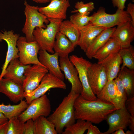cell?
<instances>
[{"instance_id":"obj_1","label":"cell","mask_w":134,"mask_h":134,"mask_svg":"<svg viewBox=\"0 0 134 134\" xmlns=\"http://www.w3.org/2000/svg\"><path fill=\"white\" fill-rule=\"evenodd\" d=\"M75 118L92 123L99 124L106 119L108 115L116 110L111 103L97 99L89 101L79 95L74 104Z\"/></svg>"},{"instance_id":"obj_2","label":"cell","mask_w":134,"mask_h":134,"mask_svg":"<svg viewBox=\"0 0 134 134\" xmlns=\"http://www.w3.org/2000/svg\"><path fill=\"white\" fill-rule=\"evenodd\" d=\"M80 95L70 91L47 119L54 126L57 134H62L64 128L75 122L74 104Z\"/></svg>"},{"instance_id":"obj_3","label":"cell","mask_w":134,"mask_h":134,"mask_svg":"<svg viewBox=\"0 0 134 134\" xmlns=\"http://www.w3.org/2000/svg\"><path fill=\"white\" fill-rule=\"evenodd\" d=\"M49 23L46 28L37 27L33 32L34 40L38 43L40 50H45L51 54L54 53L53 46L61 22L63 20L48 18Z\"/></svg>"},{"instance_id":"obj_4","label":"cell","mask_w":134,"mask_h":134,"mask_svg":"<svg viewBox=\"0 0 134 134\" xmlns=\"http://www.w3.org/2000/svg\"><path fill=\"white\" fill-rule=\"evenodd\" d=\"M24 5L26 20L22 31L25 34L27 41L31 42L34 41L33 33L35 28H45L46 26L45 24L47 25L49 22L45 15L39 11L38 6L31 5L26 0L24 1Z\"/></svg>"},{"instance_id":"obj_5","label":"cell","mask_w":134,"mask_h":134,"mask_svg":"<svg viewBox=\"0 0 134 134\" xmlns=\"http://www.w3.org/2000/svg\"><path fill=\"white\" fill-rule=\"evenodd\" d=\"M91 16L90 23L106 28L117 26L127 21H132L130 16L126 11L118 8L115 13L110 14L106 12L104 7H100Z\"/></svg>"},{"instance_id":"obj_6","label":"cell","mask_w":134,"mask_h":134,"mask_svg":"<svg viewBox=\"0 0 134 134\" xmlns=\"http://www.w3.org/2000/svg\"><path fill=\"white\" fill-rule=\"evenodd\" d=\"M69 58L77 70L78 77L82 86V90L80 96L88 100H96L97 96L92 92L88 78V70L92 63L82 57H79L75 55L70 56Z\"/></svg>"},{"instance_id":"obj_7","label":"cell","mask_w":134,"mask_h":134,"mask_svg":"<svg viewBox=\"0 0 134 134\" xmlns=\"http://www.w3.org/2000/svg\"><path fill=\"white\" fill-rule=\"evenodd\" d=\"M51 111L50 101L47 96L44 94L33 100L27 108L18 117L22 122L32 119L34 121L40 116L47 117Z\"/></svg>"},{"instance_id":"obj_8","label":"cell","mask_w":134,"mask_h":134,"mask_svg":"<svg viewBox=\"0 0 134 134\" xmlns=\"http://www.w3.org/2000/svg\"><path fill=\"white\" fill-rule=\"evenodd\" d=\"M17 46L19 50L18 59L21 64L38 65L46 68L39 60L38 55L40 49L35 41L28 42L25 37L20 36L17 41Z\"/></svg>"},{"instance_id":"obj_9","label":"cell","mask_w":134,"mask_h":134,"mask_svg":"<svg viewBox=\"0 0 134 134\" xmlns=\"http://www.w3.org/2000/svg\"><path fill=\"white\" fill-rule=\"evenodd\" d=\"M67 85L64 80L49 72L44 76L38 86L31 93L24 96L28 104L33 100L45 94L52 88H59L65 90Z\"/></svg>"},{"instance_id":"obj_10","label":"cell","mask_w":134,"mask_h":134,"mask_svg":"<svg viewBox=\"0 0 134 134\" xmlns=\"http://www.w3.org/2000/svg\"><path fill=\"white\" fill-rule=\"evenodd\" d=\"M48 72L45 67L39 65H31L25 70V78L22 86L24 91V96L32 92L39 85L42 79Z\"/></svg>"},{"instance_id":"obj_11","label":"cell","mask_w":134,"mask_h":134,"mask_svg":"<svg viewBox=\"0 0 134 134\" xmlns=\"http://www.w3.org/2000/svg\"><path fill=\"white\" fill-rule=\"evenodd\" d=\"M87 75L91 88L97 96L108 81L106 73L102 65L98 63H94L88 68Z\"/></svg>"},{"instance_id":"obj_12","label":"cell","mask_w":134,"mask_h":134,"mask_svg":"<svg viewBox=\"0 0 134 134\" xmlns=\"http://www.w3.org/2000/svg\"><path fill=\"white\" fill-rule=\"evenodd\" d=\"M20 35L15 34L12 30H4L0 32V42L4 41L7 43V50L5 62L1 68L0 75V80L3 75L8 64L12 60L18 58L19 50L17 46V41Z\"/></svg>"},{"instance_id":"obj_13","label":"cell","mask_w":134,"mask_h":134,"mask_svg":"<svg viewBox=\"0 0 134 134\" xmlns=\"http://www.w3.org/2000/svg\"><path fill=\"white\" fill-rule=\"evenodd\" d=\"M131 116L125 105L109 114L106 119L109 125L108 130L103 134H112L116 130L122 128L126 130L129 126Z\"/></svg>"},{"instance_id":"obj_14","label":"cell","mask_w":134,"mask_h":134,"mask_svg":"<svg viewBox=\"0 0 134 134\" xmlns=\"http://www.w3.org/2000/svg\"><path fill=\"white\" fill-rule=\"evenodd\" d=\"M59 62L61 71L71 85V91L80 94L82 90L77 70L70 62L68 56L60 57Z\"/></svg>"},{"instance_id":"obj_15","label":"cell","mask_w":134,"mask_h":134,"mask_svg":"<svg viewBox=\"0 0 134 134\" xmlns=\"http://www.w3.org/2000/svg\"><path fill=\"white\" fill-rule=\"evenodd\" d=\"M47 6L39 7V11L47 18L64 20L66 19L67 12L70 6L69 1L51 0Z\"/></svg>"},{"instance_id":"obj_16","label":"cell","mask_w":134,"mask_h":134,"mask_svg":"<svg viewBox=\"0 0 134 134\" xmlns=\"http://www.w3.org/2000/svg\"><path fill=\"white\" fill-rule=\"evenodd\" d=\"M110 38L115 39L121 48L130 46L134 39V26L132 21H127L117 26Z\"/></svg>"},{"instance_id":"obj_17","label":"cell","mask_w":134,"mask_h":134,"mask_svg":"<svg viewBox=\"0 0 134 134\" xmlns=\"http://www.w3.org/2000/svg\"><path fill=\"white\" fill-rule=\"evenodd\" d=\"M77 27L80 34L77 45L85 52L96 37L106 28L90 22L85 26Z\"/></svg>"},{"instance_id":"obj_18","label":"cell","mask_w":134,"mask_h":134,"mask_svg":"<svg viewBox=\"0 0 134 134\" xmlns=\"http://www.w3.org/2000/svg\"><path fill=\"white\" fill-rule=\"evenodd\" d=\"M0 93L4 94L11 101L15 103L24 98V91L22 85L3 77L0 80Z\"/></svg>"},{"instance_id":"obj_19","label":"cell","mask_w":134,"mask_h":134,"mask_svg":"<svg viewBox=\"0 0 134 134\" xmlns=\"http://www.w3.org/2000/svg\"><path fill=\"white\" fill-rule=\"evenodd\" d=\"M38 54L39 61L49 72L64 80L65 76L60 69L58 54L54 52L51 54L45 50H40Z\"/></svg>"},{"instance_id":"obj_20","label":"cell","mask_w":134,"mask_h":134,"mask_svg":"<svg viewBox=\"0 0 134 134\" xmlns=\"http://www.w3.org/2000/svg\"><path fill=\"white\" fill-rule=\"evenodd\" d=\"M31 65H22L20 63L18 58L14 59L8 64L3 77L10 79L22 85L25 78L24 73Z\"/></svg>"},{"instance_id":"obj_21","label":"cell","mask_w":134,"mask_h":134,"mask_svg":"<svg viewBox=\"0 0 134 134\" xmlns=\"http://www.w3.org/2000/svg\"><path fill=\"white\" fill-rule=\"evenodd\" d=\"M122 63V59L118 53L110 54L98 63L103 67L107 74L108 81H110L117 77Z\"/></svg>"},{"instance_id":"obj_22","label":"cell","mask_w":134,"mask_h":134,"mask_svg":"<svg viewBox=\"0 0 134 134\" xmlns=\"http://www.w3.org/2000/svg\"><path fill=\"white\" fill-rule=\"evenodd\" d=\"M116 28H105L96 37L85 52L88 58L92 59L97 51L110 38Z\"/></svg>"},{"instance_id":"obj_23","label":"cell","mask_w":134,"mask_h":134,"mask_svg":"<svg viewBox=\"0 0 134 134\" xmlns=\"http://www.w3.org/2000/svg\"><path fill=\"white\" fill-rule=\"evenodd\" d=\"M75 46L64 34L59 31L57 33L53 46L54 52L59 56H68L74 50Z\"/></svg>"},{"instance_id":"obj_24","label":"cell","mask_w":134,"mask_h":134,"mask_svg":"<svg viewBox=\"0 0 134 134\" xmlns=\"http://www.w3.org/2000/svg\"><path fill=\"white\" fill-rule=\"evenodd\" d=\"M117 77L122 82L128 98L134 96V69L126 67L120 68Z\"/></svg>"},{"instance_id":"obj_25","label":"cell","mask_w":134,"mask_h":134,"mask_svg":"<svg viewBox=\"0 0 134 134\" xmlns=\"http://www.w3.org/2000/svg\"><path fill=\"white\" fill-rule=\"evenodd\" d=\"M59 32L65 35L75 46L77 45L80 39V33L77 27L69 20L62 21Z\"/></svg>"},{"instance_id":"obj_26","label":"cell","mask_w":134,"mask_h":134,"mask_svg":"<svg viewBox=\"0 0 134 134\" xmlns=\"http://www.w3.org/2000/svg\"><path fill=\"white\" fill-rule=\"evenodd\" d=\"M121 48L120 46L116 39L110 38L97 51L93 58L100 62L111 54L118 53Z\"/></svg>"},{"instance_id":"obj_27","label":"cell","mask_w":134,"mask_h":134,"mask_svg":"<svg viewBox=\"0 0 134 134\" xmlns=\"http://www.w3.org/2000/svg\"><path fill=\"white\" fill-rule=\"evenodd\" d=\"M29 105L23 100L16 105H5L2 103L0 104V112L9 120L14 117H18L27 108Z\"/></svg>"},{"instance_id":"obj_28","label":"cell","mask_w":134,"mask_h":134,"mask_svg":"<svg viewBox=\"0 0 134 134\" xmlns=\"http://www.w3.org/2000/svg\"><path fill=\"white\" fill-rule=\"evenodd\" d=\"M35 134H57L54 125L47 118L41 116L34 121Z\"/></svg>"},{"instance_id":"obj_29","label":"cell","mask_w":134,"mask_h":134,"mask_svg":"<svg viewBox=\"0 0 134 134\" xmlns=\"http://www.w3.org/2000/svg\"><path fill=\"white\" fill-rule=\"evenodd\" d=\"M117 92V87L114 80L108 81L99 94L97 99L111 103L115 99Z\"/></svg>"},{"instance_id":"obj_30","label":"cell","mask_w":134,"mask_h":134,"mask_svg":"<svg viewBox=\"0 0 134 134\" xmlns=\"http://www.w3.org/2000/svg\"><path fill=\"white\" fill-rule=\"evenodd\" d=\"M114 80L117 87V92L115 98L111 103L116 109H118L125 105V102L128 98L121 79L117 77Z\"/></svg>"},{"instance_id":"obj_31","label":"cell","mask_w":134,"mask_h":134,"mask_svg":"<svg viewBox=\"0 0 134 134\" xmlns=\"http://www.w3.org/2000/svg\"><path fill=\"white\" fill-rule=\"evenodd\" d=\"M118 53L121 57L123 65L121 68L126 67L134 69V49L131 45L129 47L121 48Z\"/></svg>"},{"instance_id":"obj_32","label":"cell","mask_w":134,"mask_h":134,"mask_svg":"<svg viewBox=\"0 0 134 134\" xmlns=\"http://www.w3.org/2000/svg\"><path fill=\"white\" fill-rule=\"evenodd\" d=\"M91 123L84 120L77 119V122L66 128L62 134H83Z\"/></svg>"},{"instance_id":"obj_33","label":"cell","mask_w":134,"mask_h":134,"mask_svg":"<svg viewBox=\"0 0 134 134\" xmlns=\"http://www.w3.org/2000/svg\"><path fill=\"white\" fill-rule=\"evenodd\" d=\"M24 123L17 117L9 119L7 134H23Z\"/></svg>"},{"instance_id":"obj_34","label":"cell","mask_w":134,"mask_h":134,"mask_svg":"<svg viewBox=\"0 0 134 134\" xmlns=\"http://www.w3.org/2000/svg\"><path fill=\"white\" fill-rule=\"evenodd\" d=\"M74 7L75 9L71 11V13L78 12L86 16H88L95 9L94 3L92 1L85 3L82 1H78L75 3Z\"/></svg>"},{"instance_id":"obj_35","label":"cell","mask_w":134,"mask_h":134,"mask_svg":"<svg viewBox=\"0 0 134 134\" xmlns=\"http://www.w3.org/2000/svg\"><path fill=\"white\" fill-rule=\"evenodd\" d=\"M92 17L82 15L78 12L70 16V21L77 27H82L88 25L90 22Z\"/></svg>"},{"instance_id":"obj_36","label":"cell","mask_w":134,"mask_h":134,"mask_svg":"<svg viewBox=\"0 0 134 134\" xmlns=\"http://www.w3.org/2000/svg\"><path fill=\"white\" fill-rule=\"evenodd\" d=\"M23 134H35L34 122L32 119H29L24 123Z\"/></svg>"},{"instance_id":"obj_37","label":"cell","mask_w":134,"mask_h":134,"mask_svg":"<svg viewBox=\"0 0 134 134\" xmlns=\"http://www.w3.org/2000/svg\"><path fill=\"white\" fill-rule=\"evenodd\" d=\"M125 105L131 116L134 117V96L128 98L125 102Z\"/></svg>"},{"instance_id":"obj_38","label":"cell","mask_w":134,"mask_h":134,"mask_svg":"<svg viewBox=\"0 0 134 134\" xmlns=\"http://www.w3.org/2000/svg\"><path fill=\"white\" fill-rule=\"evenodd\" d=\"M126 0H111L114 7H116L121 10H124L125 8V4Z\"/></svg>"},{"instance_id":"obj_39","label":"cell","mask_w":134,"mask_h":134,"mask_svg":"<svg viewBox=\"0 0 134 134\" xmlns=\"http://www.w3.org/2000/svg\"><path fill=\"white\" fill-rule=\"evenodd\" d=\"M126 11L131 16L132 23L134 26V4L129 3L127 5Z\"/></svg>"},{"instance_id":"obj_40","label":"cell","mask_w":134,"mask_h":134,"mask_svg":"<svg viewBox=\"0 0 134 134\" xmlns=\"http://www.w3.org/2000/svg\"><path fill=\"white\" fill-rule=\"evenodd\" d=\"M87 134H103L99 129L96 126L91 124L87 129Z\"/></svg>"},{"instance_id":"obj_41","label":"cell","mask_w":134,"mask_h":134,"mask_svg":"<svg viewBox=\"0 0 134 134\" xmlns=\"http://www.w3.org/2000/svg\"><path fill=\"white\" fill-rule=\"evenodd\" d=\"M8 126V121L0 125V134H7Z\"/></svg>"},{"instance_id":"obj_42","label":"cell","mask_w":134,"mask_h":134,"mask_svg":"<svg viewBox=\"0 0 134 134\" xmlns=\"http://www.w3.org/2000/svg\"><path fill=\"white\" fill-rule=\"evenodd\" d=\"M8 120L2 113L0 112V125L7 122Z\"/></svg>"},{"instance_id":"obj_43","label":"cell","mask_w":134,"mask_h":134,"mask_svg":"<svg viewBox=\"0 0 134 134\" xmlns=\"http://www.w3.org/2000/svg\"><path fill=\"white\" fill-rule=\"evenodd\" d=\"M131 131L134 133V117L131 116L130 122L129 126Z\"/></svg>"},{"instance_id":"obj_44","label":"cell","mask_w":134,"mask_h":134,"mask_svg":"<svg viewBox=\"0 0 134 134\" xmlns=\"http://www.w3.org/2000/svg\"><path fill=\"white\" fill-rule=\"evenodd\" d=\"M112 134H126L124 132V129L122 128L119 129L113 133Z\"/></svg>"},{"instance_id":"obj_45","label":"cell","mask_w":134,"mask_h":134,"mask_svg":"<svg viewBox=\"0 0 134 134\" xmlns=\"http://www.w3.org/2000/svg\"><path fill=\"white\" fill-rule=\"evenodd\" d=\"M36 3H45L50 1V0H31Z\"/></svg>"},{"instance_id":"obj_46","label":"cell","mask_w":134,"mask_h":134,"mask_svg":"<svg viewBox=\"0 0 134 134\" xmlns=\"http://www.w3.org/2000/svg\"><path fill=\"white\" fill-rule=\"evenodd\" d=\"M125 133L126 134H134L130 130L127 131Z\"/></svg>"},{"instance_id":"obj_47","label":"cell","mask_w":134,"mask_h":134,"mask_svg":"<svg viewBox=\"0 0 134 134\" xmlns=\"http://www.w3.org/2000/svg\"><path fill=\"white\" fill-rule=\"evenodd\" d=\"M62 0L69 1L70 0Z\"/></svg>"},{"instance_id":"obj_48","label":"cell","mask_w":134,"mask_h":134,"mask_svg":"<svg viewBox=\"0 0 134 134\" xmlns=\"http://www.w3.org/2000/svg\"></svg>"},{"instance_id":"obj_49","label":"cell","mask_w":134,"mask_h":134,"mask_svg":"<svg viewBox=\"0 0 134 134\" xmlns=\"http://www.w3.org/2000/svg\"></svg>"}]
</instances>
